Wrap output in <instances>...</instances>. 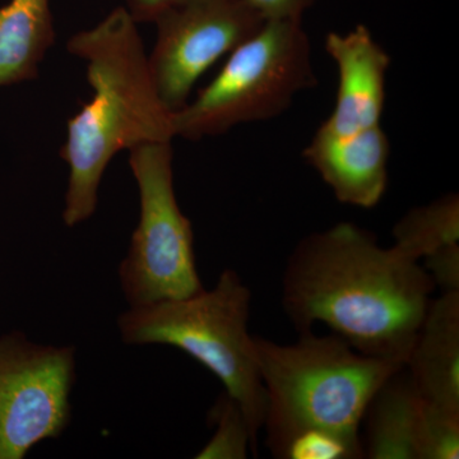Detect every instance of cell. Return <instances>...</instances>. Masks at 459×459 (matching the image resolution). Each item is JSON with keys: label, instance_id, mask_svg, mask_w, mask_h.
I'll return each mask as SVG.
<instances>
[{"label": "cell", "instance_id": "obj_1", "mask_svg": "<svg viewBox=\"0 0 459 459\" xmlns=\"http://www.w3.org/2000/svg\"><path fill=\"white\" fill-rule=\"evenodd\" d=\"M435 289L421 263L341 222L299 241L281 304L299 333L323 323L356 351L404 367Z\"/></svg>", "mask_w": 459, "mask_h": 459}, {"label": "cell", "instance_id": "obj_2", "mask_svg": "<svg viewBox=\"0 0 459 459\" xmlns=\"http://www.w3.org/2000/svg\"><path fill=\"white\" fill-rule=\"evenodd\" d=\"M265 394V444L279 459L364 458L361 424L379 386L403 365L356 351L337 334L280 344L255 336Z\"/></svg>", "mask_w": 459, "mask_h": 459}, {"label": "cell", "instance_id": "obj_3", "mask_svg": "<svg viewBox=\"0 0 459 459\" xmlns=\"http://www.w3.org/2000/svg\"><path fill=\"white\" fill-rule=\"evenodd\" d=\"M66 49L86 62L92 99L66 124L60 157L68 165L63 222L75 228L96 213L111 160L124 150L175 138L172 114L151 77L138 23L126 7L74 33Z\"/></svg>", "mask_w": 459, "mask_h": 459}, {"label": "cell", "instance_id": "obj_4", "mask_svg": "<svg viewBox=\"0 0 459 459\" xmlns=\"http://www.w3.org/2000/svg\"><path fill=\"white\" fill-rule=\"evenodd\" d=\"M250 307L252 291L228 268L213 289L129 307L117 316V327L129 346L165 344L204 365L240 404L256 437L264 424L265 394L247 328Z\"/></svg>", "mask_w": 459, "mask_h": 459}, {"label": "cell", "instance_id": "obj_5", "mask_svg": "<svg viewBox=\"0 0 459 459\" xmlns=\"http://www.w3.org/2000/svg\"><path fill=\"white\" fill-rule=\"evenodd\" d=\"M316 84L312 44L301 21H264L197 98L172 114L175 137L199 141L279 117Z\"/></svg>", "mask_w": 459, "mask_h": 459}, {"label": "cell", "instance_id": "obj_6", "mask_svg": "<svg viewBox=\"0 0 459 459\" xmlns=\"http://www.w3.org/2000/svg\"><path fill=\"white\" fill-rule=\"evenodd\" d=\"M171 142L129 150L140 192V221L117 268L129 307L188 298L204 289L195 263L192 222L174 189Z\"/></svg>", "mask_w": 459, "mask_h": 459}, {"label": "cell", "instance_id": "obj_7", "mask_svg": "<svg viewBox=\"0 0 459 459\" xmlns=\"http://www.w3.org/2000/svg\"><path fill=\"white\" fill-rule=\"evenodd\" d=\"M77 350L0 334V459H23L71 424Z\"/></svg>", "mask_w": 459, "mask_h": 459}, {"label": "cell", "instance_id": "obj_8", "mask_svg": "<svg viewBox=\"0 0 459 459\" xmlns=\"http://www.w3.org/2000/svg\"><path fill=\"white\" fill-rule=\"evenodd\" d=\"M153 23L157 36L148 66L160 99L175 113L188 104L199 78L252 38L264 20L243 0H184Z\"/></svg>", "mask_w": 459, "mask_h": 459}, {"label": "cell", "instance_id": "obj_9", "mask_svg": "<svg viewBox=\"0 0 459 459\" xmlns=\"http://www.w3.org/2000/svg\"><path fill=\"white\" fill-rule=\"evenodd\" d=\"M325 50L336 63V105L319 128L333 134H350L380 126L385 104V77L391 65L388 53L367 26L352 31L329 32Z\"/></svg>", "mask_w": 459, "mask_h": 459}, {"label": "cell", "instance_id": "obj_10", "mask_svg": "<svg viewBox=\"0 0 459 459\" xmlns=\"http://www.w3.org/2000/svg\"><path fill=\"white\" fill-rule=\"evenodd\" d=\"M389 152L388 137L382 126H376L350 134L319 128L303 156L337 201L369 210L385 197Z\"/></svg>", "mask_w": 459, "mask_h": 459}, {"label": "cell", "instance_id": "obj_11", "mask_svg": "<svg viewBox=\"0 0 459 459\" xmlns=\"http://www.w3.org/2000/svg\"><path fill=\"white\" fill-rule=\"evenodd\" d=\"M404 368L422 401L459 411V291L430 301Z\"/></svg>", "mask_w": 459, "mask_h": 459}, {"label": "cell", "instance_id": "obj_12", "mask_svg": "<svg viewBox=\"0 0 459 459\" xmlns=\"http://www.w3.org/2000/svg\"><path fill=\"white\" fill-rule=\"evenodd\" d=\"M421 398L406 368L395 371L373 395L362 419L364 458L416 459Z\"/></svg>", "mask_w": 459, "mask_h": 459}, {"label": "cell", "instance_id": "obj_13", "mask_svg": "<svg viewBox=\"0 0 459 459\" xmlns=\"http://www.w3.org/2000/svg\"><path fill=\"white\" fill-rule=\"evenodd\" d=\"M54 42L50 0H11L0 7V89L35 80Z\"/></svg>", "mask_w": 459, "mask_h": 459}, {"label": "cell", "instance_id": "obj_14", "mask_svg": "<svg viewBox=\"0 0 459 459\" xmlns=\"http://www.w3.org/2000/svg\"><path fill=\"white\" fill-rule=\"evenodd\" d=\"M394 238L392 247L415 262L459 243L458 195L449 193L431 204L412 208L395 223Z\"/></svg>", "mask_w": 459, "mask_h": 459}, {"label": "cell", "instance_id": "obj_15", "mask_svg": "<svg viewBox=\"0 0 459 459\" xmlns=\"http://www.w3.org/2000/svg\"><path fill=\"white\" fill-rule=\"evenodd\" d=\"M207 418L214 433L195 458L246 459L250 451L256 455V437L246 413L228 392L219 394L208 411Z\"/></svg>", "mask_w": 459, "mask_h": 459}, {"label": "cell", "instance_id": "obj_16", "mask_svg": "<svg viewBox=\"0 0 459 459\" xmlns=\"http://www.w3.org/2000/svg\"><path fill=\"white\" fill-rule=\"evenodd\" d=\"M459 458V411L422 401L416 428V459Z\"/></svg>", "mask_w": 459, "mask_h": 459}, {"label": "cell", "instance_id": "obj_17", "mask_svg": "<svg viewBox=\"0 0 459 459\" xmlns=\"http://www.w3.org/2000/svg\"><path fill=\"white\" fill-rule=\"evenodd\" d=\"M422 262L435 287L442 292L459 291V243L437 250Z\"/></svg>", "mask_w": 459, "mask_h": 459}, {"label": "cell", "instance_id": "obj_18", "mask_svg": "<svg viewBox=\"0 0 459 459\" xmlns=\"http://www.w3.org/2000/svg\"><path fill=\"white\" fill-rule=\"evenodd\" d=\"M264 21H303L316 0H243Z\"/></svg>", "mask_w": 459, "mask_h": 459}, {"label": "cell", "instance_id": "obj_19", "mask_svg": "<svg viewBox=\"0 0 459 459\" xmlns=\"http://www.w3.org/2000/svg\"><path fill=\"white\" fill-rule=\"evenodd\" d=\"M184 0H126V9L137 23H153L160 14Z\"/></svg>", "mask_w": 459, "mask_h": 459}]
</instances>
